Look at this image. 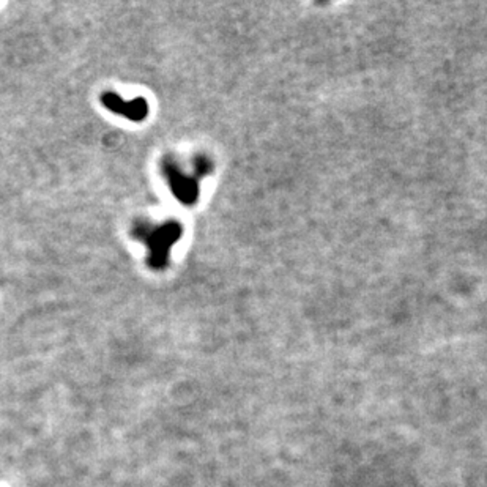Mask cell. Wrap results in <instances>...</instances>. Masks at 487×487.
Returning <instances> with one entry per match:
<instances>
[{"label": "cell", "instance_id": "obj_1", "mask_svg": "<svg viewBox=\"0 0 487 487\" xmlns=\"http://www.w3.org/2000/svg\"><path fill=\"white\" fill-rule=\"evenodd\" d=\"M103 105H105L108 109L114 110V112L136 122L144 120L148 114V105L144 98L123 101L114 93H105L103 95Z\"/></svg>", "mask_w": 487, "mask_h": 487}]
</instances>
